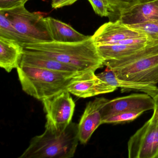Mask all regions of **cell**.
I'll list each match as a JSON object with an SVG mask.
<instances>
[{"mask_svg": "<svg viewBox=\"0 0 158 158\" xmlns=\"http://www.w3.org/2000/svg\"><path fill=\"white\" fill-rule=\"evenodd\" d=\"M110 7V15L117 13L118 15L126 9L139 3H144L152 0H106Z\"/></svg>", "mask_w": 158, "mask_h": 158, "instance_id": "19", "label": "cell"}, {"mask_svg": "<svg viewBox=\"0 0 158 158\" xmlns=\"http://www.w3.org/2000/svg\"><path fill=\"white\" fill-rule=\"evenodd\" d=\"M79 141L76 123L71 122L62 132L46 125L44 133L31 139L28 148L19 158H72Z\"/></svg>", "mask_w": 158, "mask_h": 158, "instance_id": "2", "label": "cell"}, {"mask_svg": "<svg viewBox=\"0 0 158 158\" xmlns=\"http://www.w3.org/2000/svg\"><path fill=\"white\" fill-rule=\"evenodd\" d=\"M17 71L23 90L41 101L66 89L73 78L28 65H20Z\"/></svg>", "mask_w": 158, "mask_h": 158, "instance_id": "3", "label": "cell"}, {"mask_svg": "<svg viewBox=\"0 0 158 158\" xmlns=\"http://www.w3.org/2000/svg\"><path fill=\"white\" fill-rule=\"evenodd\" d=\"M92 37L97 46L112 45L127 40L148 37L144 33L124 24L119 20L105 23Z\"/></svg>", "mask_w": 158, "mask_h": 158, "instance_id": "10", "label": "cell"}, {"mask_svg": "<svg viewBox=\"0 0 158 158\" xmlns=\"http://www.w3.org/2000/svg\"><path fill=\"white\" fill-rule=\"evenodd\" d=\"M95 13L101 17H110V7L106 0H88Z\"/></svg>", "mask_w": 158, "mask_h": 158, "instance_id": "22", "label": "cell"}, {"mask_svg": "<svg viewBox=\"0 0 158 158\" xmlns=\"http://www.w3.org/2000/svg\"><path fill=\"white\" fill-rule=\"evenodd\" d=\"M45 20L54 41L75 43L87 40L92 36L81 34L69 25L52 17H46Z\"/></svg>", "mask_w": 158, "mask_h": 158, "instance_id": "16", "label": "cell"}, {"mask_svg": "<svg viewBox=\"0 0 158 158\" xmlns=\"http://www.w3.org/2000/svg\"><path fill=\"white\" fill-rule=\"evenodd\" d=\"M128 26L144 33L150 39L158 40V21Z\"/></svg>", "mask_w": 158, "mask_h": 158, "instance_id": "21", "label": "cell"}, {"mask_svg": "<svg viewBox=\"0 0 158 158\" xmlns=\"http://www.w3.org/2000/svg\"><path fill=\"white\" fill-rule=\"evenodd\" d=\"M20 65L42 68L59 73L68 77H76L83 73H80L76 68L47 55L24 49Z\"/></svg>", "mask_w": 158, "mask_h": 158, "instance_id": "12", "label": "cell"}, {"mask_svg": "<svg viewBox=\"0 0 158 158\" xmlns=\"http://www.w3.org/2000/svg\"><path fill=\"white\" fill-rule=\"evenodd\" d=\"M77 1L78 0H52V7L54 9H59L72 5Z\"/></svg>", "mask_w": 158, "mask_h": 158, "instance_id": "24", "label": "cell"}, {"mask_svg": "<svg viewBox=\"0 0 158 158\" xmlns=\"http://www.w3.org/2000/svg\"><path fill=\"white\" fill-rule=\"evenodd\" d=\"M158 40L148 37L127 40L112 45L97 46L99 54L104 60L127 57Z\"/></svg>", "mask_w": 158, "mask_h": 158, "instance_id": "13", "label": "cell"}, {"mask_svg": "<svg viewBox=\"0 0 158 158\" xmlns=\"http://www.w3.org/2000/svg\"><path fill=\"white\" fill-rule=\"evenodd\" d=\"M154 100L148 94H132L113 99H108L102 107V121L114 114L124 112H145L153 110Z\"/></svg>", "mask_w": 158, "mask_h": 158, "instance_id": "8", "label": "cell"}, {"mask_svg": "<svg viewBox=\"0 0 158 158\" xmlns=\"http://www.w3.org/2000/svg\"><path fill=\"white\" fill-rule=\"evenodd\" d=\"M26 50L47 55L76 68L80 73L96 72L103 67L104 60L99 54L92 37L75 43L51 41L31 43L23 46Z\"/></svg>", "mask_w": 158, "mask_h": 158, "instance_id": "1", "label": "cell"}, {"mask_svg": "<svg viewBox=\"0 0 158 158\" xmlns=\"http://www.w3.org/2000/svg\"><path fill=\"white\" fill-rule=\"evenodd\" d=\"M119 20L127 25L158 21V0L136 4L123 11Z\"/></svg>", "mask_w": 158, "mask_h": 158, "instance_id": "14", "label": "cell"}, {"mask_svg": "<svg viewBox=\"0 0 158 158\" xmlns=\"http://www.w3.org/2000/svg\"><path fill=\"white\" fill-rule=\"evenodd\" d=\"M120 79L141 84H158V42L144 54L120 66L109 68Z\"/></svg>", "mask_w": 158, "mask_h": 158, "instance_id": "5", "label": "cell"}, {"mask_svg": "<svg viewBox=\"0 0 158 158\" xmlns=\"http://www.w3.org/2000/svg\"><path fill=\"white\" fill-rule=\"evenodd\" d=\"M29 0H0V10H10L25 4Z\"/></svg>", "mask_w": 158, "mask_h": 158, "instance_id": "23", "label": "cell"}, {"mask_svg": "<svg viewBox=\"0 0 158 158\" xmlns=\"http://www.w3.org/2000/svg\"><path fill=\"white\" fill-rule=\"evenodd\" d=\"M0 11L26 40L27 44L53 41L43 15L39 13L27 10L25 4L10 10H0Z\"/></svg>", "mask_w": 158, "mask_h": 158, "instance_id": "4", "label": "cell"}, {"mask_svg": "<svg viewBox=\"0 0 158 158\" xmlns=\"http://www.w3.org/2000/svg\"><path fill=\"white\" fill-rule=\"evenodd\" d=\"M95 72H85L73 77L66 89L71 94L80 98H87L115 91L117 88L102 81Z\"/></svg>", "mask_w": 158, "mask_h": 158, "instance_id": "9", "label": "cell"}, {"mask_svg": "<svg viewBox=\"0 0 158 158\" xmlns=\"http://www.w3.org/2000/svg\"><path fill=\"white\" fill-rule=\"evenodd\" d=\"M67 90L42 101L46 113V125L57 131H64L72 122L75 103Z\"/></svg>", "mask_w": 158, "mask_h": 158, "instance_id": "7", "label": "cell"}, {"mask_svg": "<svg viewBox=\"0 0 158 158\" xmlns=\"http://www.w3.org/2000/svg\"><path fill=\"white\" fill-rule=\"evenodd\" d=\"M143 111L124 112L114 114L102 121V124L105 123H123L132 122L137 119L144 113Z\"/></svg>", "mask_w": 158, "mask_h": 158, "instance_id": "20", "label": "cell"}, {"mask_svg": "<svg viewBox=\"0 0 158 158\" xmlns=\"http://www.w3.org/2000/svg\"><path fill=\"white\" fill-rule=\"evenodd\" d=\"M108 100L104 98H96L87 104L78 124V138L82 144H86L95 130L102 124L101 110Z\"/></svg>", "mask_w": 158, "mask_h": 158, "instance_id": "11", "label": "cell"}, {"mask_svg": "<svg viewBox=\"0 0 158 158\" xmlns=\"http://www.w3.org/2000/svg\"><path fill=\"white\" fill-rule=\"evenodd\" d=\"M97 76L100 79L109 85L121 89L122 92L140 91L148 94L152 98L158 93V87L156 85L141 84L120 79L108 67H106L105 71L97 74Z\"/></svg>", "mask_w": 158, "mask_h": 158, "instance_id": "15", "label": "cell"}, {"mask_svg": "<svg viewBox=\"0 0 158 158\" xmlns=\"http://www.w3.org/2000/svg\"><path fill=\"white\" fill-rule=\"evenodd\" d=\"M129 158H158V119L154 116L131 136L127 142Z\"/></svg>", "mask_w": 158, "mask_h": 158, "instance_id": "6", "label": "cell"}, {"mask_svg": "<svg viewBox=\"0 0 158 158\" xmlns=\"http://www.w3.org/2000/svg\"><path fill=\"white\" fill-rule=\"evenodd\" d=\"M153 98L154 100V108L152 116L158 119V93Z\"/></svg>", "mask_w": 158, "mask_h": 158, "instance_id": "25", "label": "cell"}, {"mask_svg": "<svg viewBox=\"0 0 158 158\" xmlns=\"http://www.w3.org/2000/svg\"><path fill=\"white\" fill-rule=\"evenodd\" d=\"M23 52V47L17 42L0 37V66L10 73L17 69Z\"/></svg>", "mask_w": 158, "mask_h": 158, "instance_id": "17", "label": "cell"}, {"mask_svg": "<svg viewBox=\"0 0 158 158\" xmlns=\"http://www.w3.org/2000/svg\"><path fill=\"white\" fill-rule=\"evenodd\" d=\"M0 37L15 41L23 46L27 44L26 40L18 32L10 21L0 11Z\"/></svg>", "mask_w": 158, "mask_h": 158, "instance_id": "18", "label": "cell"}]
</instances>
